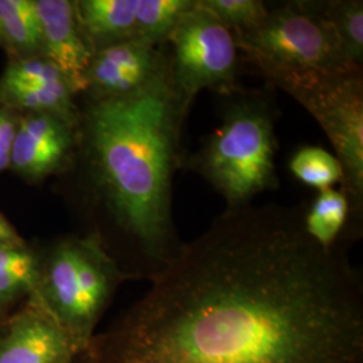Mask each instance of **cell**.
I'll return each mask as SVG.
<instances>
[{
    "label": "cell",
    "mask_w": 363,
    "mask_h": 363,
    "mask_svg": "<svg viewBox=\"0 0 363 363\" xmlns=\"http://www.w3.org/2000/svg\"><path fill=\"white\" fill-rule=\"evenodd\" d=\"M76 97L67 82L23 85L0 81V104L19 113H49L79 127L81 109Z\"/></svg>",
    "instance_id": "5bb4252c"
},
{
    "label": "cell",
    "mask_w": 363,
    "mask_h": 363,
    "mask_svg": "<svg viewBox=\"0 0 363 363\" xmlns=\"http://www.w3.org/2000/svg\"><path fill=\"white\" fill-rule=\"evenodd\" d=\"M78 128L49 113H21L10 171L30 183L69 171L77 157Z\"/></svg>",
    "instance_id": "9c48e42d"
},
{
    "label": "cell",
    "mask_w": 363,
    "mask_h": 363,
    "mask_svg": "<svg viewBox=\"0 0 363 363\" xmlns=\"http://www.w3.org/2000/svg\"><path fill=\"white\" fill-rule=\"evenodd\" d=\"M195 0H138L136 39L163 43Z\"/></svg>",
    "instance_id": "ac0fdd59"
},
{
    "label": "cell",
    "mask_w": 363,
    "mask_h": 363,
    "mask_svg": "<svg viewBox=\"0 0 363 363\" xmlns=\"http://www.w3.org/2000/svg\"><path fill=\"white\" fill-rule=\"evenodd\" d=\"M276 151L272 101L261 93H247L226 105L220 127L189 166L223 196L226 210H238L279 186Z\"/></svg>",
    "instance_id": "3957f363"
},
{
    "label": "cell",
    "mask_w": 363,
    "mask_h": 363,
    "mask_svg": "<svg viewBox=\"0 0 363 363\" xmlns=\"http://www.w3.org/2000/svg\"><path fill=\"white\" fill-rule=\"evenodd\" d=\"M289 169L296 179L318 191L343 181V169L337 156L318 145L298 148L289 160Z\"/></svg>",
    "instance_id": "d6986e66"
},
{
    "label": "cell",
    "mask_w": 363,
    "mask_h": 363,
    "mask_svg": "<svg viewBox=\"0 0 363 363\" xmlns=\"http://www.w3.org/2000/svg\"><path fill=\"white\" fill-rule=\"evenodd\" d=\"M74 361H76V359H74ZM74 361H72V362H67V363H73V362H74Z\"/></svg>",
    "instance_id": "d4e9b609"
},
{
    "label": "cell",
    "mask_w": 363,
    "mask_h": 363,
    "mask_svg": "<svg viewBox=\"0 0 363 363\" xmlns=\"http://www.w3.org/2000/svg\"><path fill=\"white\" fill-rule=\"evenodd\" d=\"M253 62L322 73H362L349 65L320 0H291L269 7L259 25L233 34Z\"/></svg>",
    "instance_id": "8992f818"
},
{
    "label": "cell",
    "mask_w": 363,
    "mask_h": 363,
    "mask_svg": "<svg viewBox=\"0 0 363 363\" xmlns=\"http://www.w3.org/2000/svg\"><path fill=\"white\" fill-rule=\"evenodd\" d=\"M189 111L174 88L169 61L142 91L88 100L81 109L78 151L120 238L115 259L128 279L151 281L184 244L172 217V181Z\"/></svg>",
    "instance_id": "7a4b0ae2"
},
{
    "label": "cell",
    "mask_w": 363,
    "mask_h": 363,
    "mask_svg": "<svg viewBox=\"0 0 363 363\" xmlns=\"http://www.w3.org/2000/svg\"><path fill=\"white\" fill-rule=\"evenodd\" d=\"M175 91L189 109L203 89H237L238 46L233 33L195 0L166 39Z\"/></svg>",
    "instance_id": "52a82bcc"
},
{
    "label": "cell",
    "mask_w": 363,
    "mask_h": 363,
    "mask_svg": "<svg viewBox=\"0 0 363 363\" xmlns=\"http://www.w3.org/2000/svg\"><path fill=\"white\" fill-rule=\"evenodd\" d=\"M124 280L97 234L70 235L43 249L35 296L79 357Z\"/></svg>",
    "instance_id": "277c9868"
},
{
    "label": "cell",
    "mask_w": 363,
    "mask_h": 363,
    "mask_svg": "<svg viewBox=\"0 0 363 363\" xmlns=\"http://www.w3.org/2000/svg\"><path fill=\"white\" fill-rule=\"evenodd\" d=\"M43 55L65 76L73 91L84 94L93 50L79 23L74 0H34Z\"/></svg>",
    "instance_id": "8fae6325"
},
{
    "label": "cell",
    "mask_w": 363,
    "mask_h": 363,
    "mask_svg": "<svg viewBox=\"0 0 363 363\" xmlns=\"http://www.w3.org/2000/svg\"><path fill=\"white\" fill-rule=\"evenodd\" d=\"M78 23L93 52L136 39L138 0H74Z\"/></svg>",
    "instance_id": "7c38bea8"
},
{
    "label": "cell",
    "mask_w": 363,
    "mask_h": 363,
    "mask_svg": "<svg viewBox=\"0 0 363 363\" xmlns=\"http://www.w3.org/2000/svg\"><path fill=\"white\" fill-rule=\"evenodd\" d=\"M43 250L27 241L0 245V313L35 295Z\"/></svg>",
    "instance_id": "9a60e30c"
},
{
    "label": "cell",
    "mask_w": 363,
    "mask_h": 363,
    "mask_svg": "<svg viewBox=\"0 0 363 363\" xmlns=\"http://www.w3.org/2000/svg\"><path fill=\"white\" fill-rule=\"evenodd\" d=\"M73 363H76V361H74V362H73Z\"/></svg>",
    "instance_id": "484cf974"
},
{
    "label": "cell",
    "mask_w": 363,
    "mask_h": 363,
    "mask_svg": "<svg viewBox=\"0 0 363 363\" xmlns=\"http://www.w3.org/2000/svg\"><path fill=\"white\" fill-rule=\"evenodd\" d=\"M78 355L35 295L0 313V363H67Z\"/></svg>",
    "instance_id": "30bf717a"
},
{
    "label": "cell",
    "mask_w": 363,
    "mask_h": 363,
    "mask_svg": "<svg viewBox=\"0 0 363 363\" xmlns=\"http://www.w3.org/2000/svg\"><path fill=\"white\" fill-rule=\"evenodd\" d=\"M19 117V112L0 104V174L11 167V155Z\"/></svg>",
    "instance_id": "7402d4cb"
},
{
    "label": "cell",
    "mask_w": 363,
    "mask_h": 363,
    "mask_svg": "<svg viewBox=\"0 0 363 363\" xmlns=\"http://www.w3.org/2000/svg\"><path fill=\"white\" fill-rule=\"evenodd\" d=\"M320 6L337 33L346 61L362 72V0H320Z\"/></svg>",
    "instance_id": "e0dca14e"
},
{
    "label": "cell",
    "mask_w": 363,
    "mask_h": 363,
    "mask_svg": "<svg viewBox=\"0 0 363 363\" xmlns=\"http://www.w3.org/2000/svg\"><path fill=\"white\" fill-rule=\"evenodd\" d=\"M306 233L319 247L330 250H346L361 235L351 222L350 203L342 190L334 187L320 190L310 208L303 213Z\"/></svg>",
    "instance_id": "4fadbf2b"
},
{
    "label": "cell",
    "mask_w": 363,
    "mask_h": 363,
    "mask_svg": "<svg viewBox=\"0 0 363 363\" xmlns=\"http://www.w3.org/2000/svg\"><path fill=\"white\" fill-rule=\"evenodd\" d=\"M167 43L128 39L93 52L84 94L91 101L142 91L169 65Z\"/></svg>",
    "instance_id": "ba28073f"
},
{
    "label": "cell",
    "mask_w": 363,
    "mask_h": 363,
    "mask_svg": "<svg viewBox=\"0 0 363 363\" xmlns=\"http://www.w3.org/2000/svg\"><path fill=\"white\" fill-rule=\"evenodd\" d=\"M272 85L303 105L323 128L343 169L342 191L350 203L351 222L362 233V73H322L253 62Z\"/></svg>",
    "instance_id": "5b68a950"
},
{
    "label": "cell",
    "mask_w": 363,
    "mask_h": 363,
    "mask_svg": "<svg viewBox=\"0 0 363 363\" xmlns=\"http://www.w3.org/2000/svg\"><path fill=\"white\" fill-rule=\"evenodd\" d=\"M0 49H6V45H4V39L1 37V33H0Z\"/></svg>",
    "instance_id": "cb8c5ba5"
},
{
    "label": "cell",
    "mask_w": 363,
    "mask_h": 363,
    "mask_svg": "<svg viewBox=\"0 0 363 363\" xmlns=\"http://www.w3.org/2000/svg\"><path fill=\"white\" fill-rule=\"evenodd\" d=\"M26 241L18 230L13 228V223L0 213V245L21 244Z\"/></svg>",
    "instance_id": "603a6c76"
},
{
    "label": "cell",
    "mask_w": 363,
    "mask_h": 363,
    "mask_svg": "<svg viewBox=\"0 0 363 363\" xmlns=\"http://www.w3.org/2000/svg\"><path fill=\"white\" fill-rule=\"evenodd\" d=\"M304 210H225L76 363H363V284Z\"/></svg>",
    "instance_id": "6da1fadb"
},
{
    "label": "cell",
    "mask_w": 363,
    "mask_h": 363,
    "mask_svg": "<svg viewBox=\"0 0 363 363\" xmlns=\"http://www.w3.org/2000/svg\"><path fill=\"white\" fill-rule=\"evenodd\" d=\"M199 4L233 34L257 26L269 10L259 0H199Z\"/></svg>",
    "instance_id": "ffe728a7"
},
{
    "label": "cell",
    "mask_w": 363,
    "mask_h": 363,
    "mask_svg": "<svg viewBox=\"0 0 363 363\" xmlns=\"http://www.w3.org/2000/svg\"><path fill=\"white\" fill-rule=\"evenodd\" d=\"M0 81L23 85L67 82L62 72L45 55L27 58H9L7 66L3 74L0 76Z\"/></svg>",
    "instance_id": "44dd1931"
},
{
    "label": "cell",
    "mask_w": 363,
    "mask_h": 363,
    "mask_svg": "<svg viewBox=\"0 0 363 363\" xmlns=\"http://www.w3.org/2000/svg\"><path fill=\"white\" fill-rule=\"evenodd\" d=\"M0 33L9 58L43 55L34 0H0Z\"/></svg>",
    "instance_id": "2e32d148"
}]
</instances>
